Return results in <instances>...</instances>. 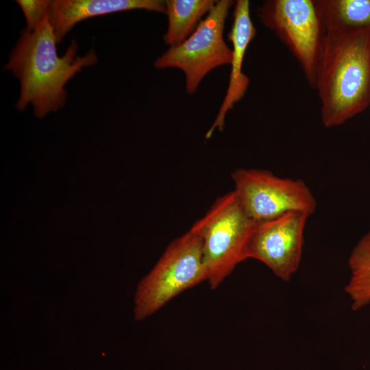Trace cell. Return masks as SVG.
Segmentation results:
<instances>
[{"mask_svg":"<svg viewBox=\"0 0 370 370\" xmlns=\"http://www.w3.org/2000/svg\"><path fill=\"white\" fill-rule=\"evenodd\" d=\"M323 31L370 28V0L315 1Z\"/></svg>","mask_w":370,"mask_h":370,"instance_id":"obj_12","label":"cell"},{"mask_svg":"<svg viewBox=\"0 0 370 370\" xmlns=\"http://www.w3.org/2000/svg\"><path fill=\"white\" fill-rule=\"evenodd\" d=\"M207 279L202 240L190 228L167 246L150 272L140 281L134 295V319L147 318Z\"/></svg>","mask_w":370,"mask_h":370,"instance_id":"obj_3","label":"cell"},{"mask_svg":"<svg viewBox=\"0 0 370 370\" xmlns=\"http://www.w3.org/2000/svg\"><path fill=\"white\" fill-rule=\"evenodd\" d=\"M132 10L166 13L162 0H56L51 1L49 15L58 43L83 20Z\"/></svg>","mask_w":370,"mask_h":370,"instance_id":"obj_10","label":"cell"},{"mask_svg":"<svg viewBox=\"0 0 370 370\" xmlns=\"http://www.w3.org/2000/svg\"><path fill=\"white\" fill-rule=\"evenodd\" d=\"M234 190L247 215L255 222L278 217L291 211L311 215L317 201L300 179L280 177L269 171L237 169L232 173Z\"/></svg>","mask_w":370,"mask_h":370,"instance_id":"obj_6","label":"cell"},{"mask_svg":"<svg viewBox=\"0 0 370 370\" xmlns=\"http://www.w3.org/2000/svg\"><path fill=\"white\" fill-rule=\"evenodd\" d=\"M255 223L232 190L219 197L190 227L202 240L207 281L212 289L247 260V247Z\"/></svg>","mask_w":370,"mask_h":370,"instance_id":"obj_4","label":"cell"},{"mask_svg":"<svg viewBox=\"0 0 370 370\" xmlns=\"http://www.w3.org/2000/svg\"><path fill=\"white\" fill-rule=\"evenodd\" d=\"M310 216L302 211H291L256 222L247 247V259L259 260L278 278L289 281L301 262L304 232Z\"/></svg>","mask_w":370,"mask_h":370,"instance_id":"obj_8","label":"cell"},{"mask_svg":"<svg viewBox=\"0 0 370 370\" xmlns=\"http://www.w3.org/2000/svg\"><path fill=\"white\" fill-rule=\"evenodd\" d=\"M234 3L232 0L217 1L195 32L182 43L170 47L158 57L153 66L182 70L186 76V90L193 94L209 72L231 64L232 50L224 40L223 31Z\"/></svg>","mask_w":370,"mask_h":370,"instance_id":"obj_5","label":"cell"},{"mask_svg":"<svg viewBox=\"0 0 370 370\" xmlns=\"http://www.w3.org/2000/svg\"><path fill=\"white\" fill-rule=\"evenodd\" d=\"M29 30L36 29L49 12L51 1L47 0H18Z\"/></svg>","mask_w":370,"mask_h":370,"instance_id":"obj_14","label":"cell"},{"mask_svg":"<svg viewBox=\"0 0 370 370\" xmlns=\"http://www.w3.org/2000/svg\"><path fill=\"white\" fill-rule=\"evenodd\" d=\"M214 0H166L168 27L164 41L170 47L186 40L197 29L202 18L216 3Z\"/></svg>","mask_w":370,"mask_h":370,"instance_id":"obj_11","label":"cell"},{"mask_svg":"<svg viewBox=\"0 0 370 370\" xmlns=\"http://www.w3.org/2000/svg\"><path fill=\"white\" fill-rule=\"evenodd\" d=\"M327 127L340 125L370 102V28L325 30L315 85Z\"/></svg>","mask_w":370,"mask_h":370,"instance_id":"obj_2","label":"cell"},{"mask_svg":"<svg viewBox=\"0 0 370 370\" xmlns=\"http://www.w3.org/2000/svg\"><path fill=\"white\" fill-rule=\"evenodd\" d=\"M57 43L48 12L36 29L21 32L3 68L10 71L20 83L16 108L23 111L31 104L39 119L62 108L66 101V84L82 68L97 61L93 49L78 56L75 40L59 56Z\"/></svg>","mask_w":370,"mask_h":370,"instance_id":"obj_1","label":"cell"},{"mask_svg":"<svg viewBox=\"0 0 370 370\" xmlns=\"http://www.w3.org/2000/svg\"><path fill=\"white\" fill-rule=\"evenodd\" d=\"M258 16L289 47L314 88L324 34L315 1H267L258 8Z\"/></svg>","mask_w":370,"mask_h":370,"instance_id":"obj_7","label":"cell"},{"mask_svg":"<svg viewBox=\"0 0 370 370\" xmlns=\"http://www.w3.org/2000/svg\"><path fill=\"white\" fill-rule=\"evenodd\" d=\"M233 14V23L227 34V38L233 47L228 88L218 114L206 134L208 139L215 130H223L226 113L243 98L249 84V77L242 71L247 49L256 34V29L250 17L249 1H236Z\"/></svg>","mask_w":370,"mask_h":370,"instance_id":"obj_9","label":"cell"},{"mask_svg":"<svg viewBox=\"0 0 370 370\" xmlns=\"http://www.w3.org/2000/svg\"><path fill=\"white\" fill-rule=\"evenodd\" d=\"M347 263L351 275L345 291L356 311L370 303V230L353 248Z\"/></svg>","mask_w":370,"mask_h":370,"instance_id":"obj_13","label":"cell"}]
</instances>
